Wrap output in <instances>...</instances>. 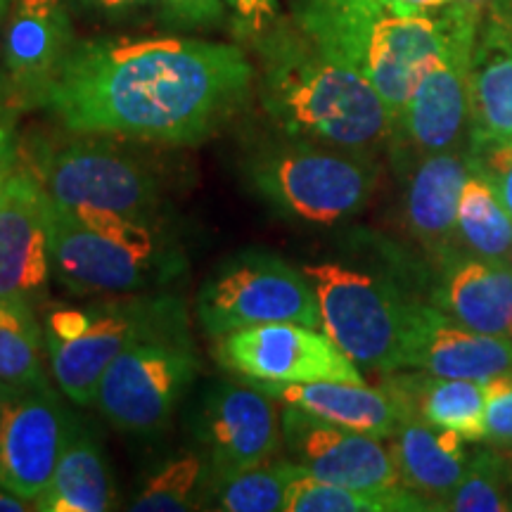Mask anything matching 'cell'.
<instances>
[{
  "instance_id": "obj_1",
  "label": "cell",
  "mask_w": 512,
  "mask_h": 512,
  "mask_svg": "<svg viewBox=\"0 0 512 512\" xmlns=\"http://www.w3.org/2000/svg\"><path fill=\"white\" fill-rule=\"evenodd\" d=\"M254 81L240 46L181 36L74 41L41 107L81 136L207 138Z\"/></svg>"
},
{
  "instance_id": "obj_2",
  "label": "cell",
  "mask_w": 512,
  "mask_h": 512,
  "mask_svg": "<svg viewBox=\"0 0 512 512\" xmlns=\"http://www.w3.org/2000/svg\"><path fill=\"white\" fill-rule=\"evenodd\" d=\"M261 100L294 140L375 152L394 143V114L361 72L323 53L292 19L280 17L259 41Z\"/></svg>"
},
{
  "instance_id": "obj_3",
  "label": "cell",
  "mask_w": 512,
  "mask_h": 512,
  "mask_svg": "<svg viewBox=\"0 0 512 512\" xmlns=\"http://www.w3.org/2000/svg\"><path fill=\"white\" fill-rule=\"evenodd\" d=\"M292 22L373 83L399 126L425 64L439 50L441 15L399 0H294Z\"/></svg>"
},
{
  "instance_id": "obj_4",
  "label": "cell",
  "mask_w": 512,
  "mask_h": 512,
  "mask_svg": "<svg viewBox=\"0 0 512 512\" xmlns=\"http://www.w3.org/2000/svg\"><path fill=\"white\" fill-rule=\"evenodd\" d=\"M247 176L261 200L287 219L335 226L366 209L380 169L368 150L292 138L252 159Z\"/></svg>"
},
{
  "instance_id": "obj_5",
  "label": "cell",
  "mask_w": 512,
  "mask_h": 512,
  "mask_svg": "<svg viewBox=\"0 0 512 512\" xmlns=\"http://www.w3.org/2000/svg\"><path fill=\"white\" fill-rule=\"evenodd\" d=\"M320 311V328L361 370H401V349L413 304L392 280L337 261L306 264Z\"/></svg>"
},
{
  "instance_id": "obj_6",
  "label": "cell",
  "mask_w": 512,
  "mask_h": 512,
  "mask_svg": "<svg viewBox=\"0 0 512 512\" xmlns=\"http://www.w3.org/2000/svg\"><path fill=\"white\" fill-rule=\"evenodd\" d=\"M439 15V50L422 69L394 140L406 143L418 157L467 150L470 143V69L486 12L453 0Z\"/></svg>"
},
{
  "instance_id": "obj_7",
  "label": "cell",
  "mask_w": 512,
  "mask_h": 512,
  "mask_svg": "<svg viewBox=\"0 0 512 512\" xmlns=\"http://www.w3.org/2000/svg\"><path fill=\"white\" fill-rule=\"evenodd\" d=\"M197 366L188 328L138 339L105 370L95 406L121 432H157L195 380Z\"/></svg>"
},
{
  "instance_id": "obj_8",
  "label": "cell",
  "mask_w": 512,
  "mask_h": 512,
  "mask_svg": "<svg viewBox=\"0 0 512 512\" xmlns=\"http://www.w3.org/2000/svg\"><path fill=\"white\" fill-rule=\"evenodd\" d=\"M197 313L211 337L268 323L323 330L306 273L264 252H245L228 261L200 290Z\"/></svg>"
},
{
  "instance_id": "obj_9",
  "label": "cell",
  "mask_w": 512,
  "mask_h": 512,
  "mask_svg": "<svg viewBox=\"0 0 512 512\" xmlns=\"http://www.w3.org/2000/svg\"><path fill=\"white\" fill-rule=\"evenodd\" d=\"M50 273L74 294H128L166 273L155 230L114 235L88 226L72 209L48 197Z\"/></svg>"
},
{
  "instance_id": "obj_10",
  "label": "cell",
  "mask_w": 512,
  "mask_h": 512,
  "mask_svg": "<svg viewBox=\"0 0 512 512\" xmlns=\"http://www.w3.org/2000/svg\"><path fill=\"white\" fill-rule=\"evenodd\" d=\"M27 162L60 207L112 211L152 226L159 207L157 181L124 152L81 140L41 145Z\"/></svg>"
},
{
  "instance_id": "obj_11",
  "label": "cell",
  "mask_w": 512,
  "mask_h": 512,
  "mask_svg": "<svg viewBox=\"0 0 512 512\" xmlns=\"http://www.w3.org/2000/svg\"><path fill=\"white\" fill-rule=\"evenodd\" d=\"M176 328H188V323L181 302L171 297H136L91 306L79 335L46 344L50 375L74 403L91 406L102 375L121 351L138 339Z\"/></svg>"
},
{
  "instance_id": "obj_12",
  "label": "cell",
  "mask_w": 512,
  "mask_h": 512,
  "mask_svg": "<svg viewBox=\"0 0 512 512\" xmlns=\"http://www.w3.org/2000/svg\"><path fill=\"white\" fill-rule=\"evenodd\" d=\"M74 46L64 0H12L0 46V110L43 105Z\"/></svg>"
},
{
  "instance_id": "obj_13",
  "label": "cell",
  "mask_w": 512,
  "mask_h": 512,
  "mask_svg": "<svg viewBox=\"0 0 512 512\" xmlns=\"http://www.w3.org/2000/svg\"><path fill=\"white\" fill-rule=\"evenodd\" d=\"M230 370L261 382H366L361 368L323 330L268 323L219 337Z\"/></svg>"
},
{
  "instance_id": "obj_14",
  "label": "cell",
  "mask_w": 512,
  "mask_h": 512,
  "mask_svg": "<svg viewBox=\"0 0 512 512\" xmlns=\"http://www.w3.org/2000/svg\"><path fill=\"white\" fill-rule=\"evenodd\" d=\"M280 425L292 463L309 475L368 494L403 489L384 439L335 425L294 406L283 408Z\"/></svg>"
},
{
  "instance_id": "obj_15",
  "label": "cell",
  "mask_w": 512,
  "mask_h": 512,
  "mask_svg": "<svg viewBox=\"0 0 512 512\" xmlns=\"http://www.w3.org/2000/svg\"><path fill=\"white\" fill-rule=\"evenodd\" d=\"M72 418L48 387L8 389L0 425V484L34 503L48 489Z\"/></svg>"
},
{
  "instance_id": "obj_16",
  "label": "cell",
  "mask_w": 512,
  "mask_h": 512,
  "mask_svg": "<svg viewBox=\"0 0 512 512\" xmlns=\"http://www.w3.org/2000/svg\"><path fill=\"white\" fill-rule=\"evenodd\" d=\"M50 275L48 192L19 162L0 185V302H29Z\"/></svg>"
},
{
  "instance_id": "obj_17",
  "label": "cell",
  "mask_w": 512,
  "mask_h": 512,
  "mask_svg": "<svg viewBox=\"0 0 512 512\" xmlns=\"http://www.w3.org/2000/svg\"><path fill=\"white\" fill-rule=\"evenodd\" d=\"M401 370L486 382L512 373V337L467 330L434 304L418 299L403 337Z\"/></svg>"
},
{
  "instance_id": "obj_18",
  "label": "cell",
  "mask_w": 512,
  "mask_h": 512,
  "mask_svg": "<svg viewBox=\"0 0 512 512\" xmlns=\"http://www.w3.org/2000/svg\"><path fill=\"white\" fill-rule=\"evenodd\" d=\"M280 425L275 399L256 384H219L204 408V441L214 482L247 467L264 465L278 451Z\"/></svg>"
},
{
  "instance_id": "obj_19",
  "label": "cell",
  "mask_w": 512,
  "mask_h": 512,
  "mask_svg": "<svg viewBox=\"0 0 512 512\" xmlns=\"http://www.w3.org/2000/svg\"><path fill=\"white\" fill-rule=\"evenodd\" d=\"M252 384L283 406L302 408L318 418L349 430L392 439L403 418L413 413L392 387H368L366 382H261Z\"/></svg>"
},
{
  "instance_id": "obj_20",
  "label": "cell",
  "mask_w": 512,
  "mask_h": 512,
  "mask_svg": "<svg viewBox=\"0 0 512 512\" xmlns=\"http://www.w3.org/2000/svg\"><path fill=\"white\" fill-rule=\"evenodd\" d=\"M467 174V150H448L420 157L408 181L406 223L437 266L467 252L458 233V204Z\"/></svg>"
},
{
  "instance_id": "obj_21",
  "label": "cell",
  "mask_w": 512,
  "mask_h": 512,
  "mask_svg": "<svg viewBox=\"0 0 512 512\" xmlns=\"http://www.w3.org/2000/svg\"><path fill=\"white\" fill-rule=\"evenodd\" d=\"M437 268L430 304L467 330L512 337V264L458 252Z\"/></svg>"
},
{
  "instance_id": "obj_22",
  "label": "cell",
  "mask_w": 512,
  "mask_h": 512,
  "mask_svg": "<svg viewBox=\"0 0 512 512\" xmlns=\"http://www.w3.org/2000/svg\"><path fill=\"white\" fill-rule=\"evenodd\" d=\"M389 444L403 489L413 491L432 510H444L465 475L467 441L458 432L439 430L408 413Z\"/></svg>"
},
{
  "instance_id": "obj_23",
  "label": "cell",
  "mask_w": 512,
  "mask_h": 512,
  "mask_svg": "<svg viewBox=\"0 0 512 512\" xmlns=\"http://www.w3.org/2000/svg\"><path fill=\"white\" fill-rule=\"evenodd\" d=\"M406 399L408 406L439 430L458 432L467 444L484 439V382L456 380L413 370L389 373L384 382Z\"/></svg>"
},
{
  "instance_id": "obj_24",
  "label": "cell",
  "mask_w": 512,
  "mask_h": 512,
  "mask_svg": "<svg viewBox=\"0 0 512 512\" xmlns=\"http://www.w3.org/2000/svg\"><path fill=\"white\" fill-rule=\"evenodd\" d=\"M114 508V484L100 444L83 427H72L48 489L34 501L41 512H105Z\"/></svg>"
},
{
  "instance_id": "obj_25",
  "label": "cell",
  "mask_w": 512,
  "mask_h": 512,
  "mask_svg": "<svg viewBox=\"0 0 512 512\" xmlns=\"http://www.w3.org/2000/svg\"><path fill=\"white\" fill-rule=\"evenodd\" d=\"M460 242L470 254L512 264V216L494 185L470 169L458 204Z\"/></svg>"
},
{
  "instance_id": "obj_26",
  "label": "cell",
  "mask_w": 512,
  "mask_h": 512,
  "mask_svg": "<svg viewBox=\"0 0 512 512\" xmlns=\"http://www.w3.org/2000/svg\"><path fill=\"white\" fill-rule=\"evenodd\" d=\"M43 351L46 339L29 302H0V384L8 389L48 387Z\"/></svg>"
},
{
  "instance_id": "obj_27",
  "label": "cell",
  "mask_w": 512,
  "mask_h": 512,
  "mask_svg": "<svg viewBox=\"0 0 512 512\" xmlns=\"http://www.w3.org/2000/svg\"><path fill=\"white\" fill-rule=\"evenodd\" d=\"M432 510L413 491L399 489L392 494H368L349 486L318 479L299 467L287 486L285 512H413Z\"/></svg>"
},
{
  "instance_id": "obj_28",
  "label": "cell",
  "mask_w": 512,
  "mask_h": 512,
  "mask_svg": "<svg viewBox=\"0 0 512 512\" xmlns=\"http://www.w3.org/2000/svg\"><path fill=\"white\" fill-rule=\"evenodd\" d=\"M448 512H510L512 482L508 453L489 444H479L467 456L465 475L451 498Z\"/></svg>"
},
{
  "instance_id": "obj_29",
  "label": "cell",
  "mask_w": 512,
  "mask_h": 512,
  "mask_svg": "<svg viewBox=\"0 0 512 512\" xmlns=\"http://www.w3.org/2000/svg\"><path fill=\"white\" fill-rule=\"evenodd\" d=\"M299 472L292 460L254 465L214 482L216 508L226 512H285L287 486Z\"/></svg>"
},
{
  "instance_id": "obj_30",
  "label": "cell",
  "mask_w": 512,
  "mask_h": 512,
  "mask_svg": "<svg viewBox=\"0 0 512 512\" xmlns=\"http://www.w3.org/2000/svg\"><path fill=\"white\" fill-rule=\"evenodd\" d=\"M209 465L197 453H183L159 467L133 498V512H183L195 508Z\"/></svg>"
},
{
  "instance_id": "obj_31",
  "label": "cell",
  "mask_w": 512,
  "mask_h": 512,
  "mask_svg": "<svg viewBox=\"0 0 512 512\" xmlns=\"http://www.w3.org/2000/svg\"><path fill=\"white\" fill-rule=\"evenodd\" d=\"M467 164L494 185L512 216V140L472 136L467 143Z\"/></svg>"
},
{
  "instance_id": "obj_32",
  "label": "cell",
  "mask_w": 512,
  "mask_h": 512,
  "mask_svg": "<svg viewBox=\"0 0 512 512\" xmlns=\"http://www.w3.org/2000/svg\"><path fill=\"white\" fill-rule=\"evenodd\" d=\"M498 451H512V373L484 382V439Z\"/></svg>"
},
{
  "instance_id": "obj_33",
  "label": "cell",
  "mask_w": 512,
  "mask_h": 512,
  "mask_svg": "<svg viewBox=\"0 0 512 512\" xmlns=\"http://www.w3.org/2000/svg\"><path fill=\"white\" fill-rule=\"evenodd\" d=\"M233 12L235 34L247 41H259L278 22V0H226Z\"/></svg>"
},
{
  "instance_id": "obj_34",
  "label": "cell",
  "mask_w": 512,
  "mask_h": 512,
  "mask_svg": "<svg viewBox=\"0 0 512 512\" xmlns=\"http://www.w3.org/2000/svg\"><path fill=\"white\" fill-rule=\"evenodd\" d=\"M164 15L178 27H209L226 15L223 0H162Z\"/></svg>"
},
{
  "instance_id": "obj_35",
  "label": "cell",
  "mask_w": 512,
  "mask_h": 512,
  "mask_svg": "<svg viewBox=\"0 0 512 512\" xmlns=\"http://www.w3.org/2000/svg\"><path fill=\"white\" fill-rule=\"evenodd\" d=\"M19 164V143L15 136V124L12 114L0 110V183L8 178V174Z\"/></svg>"
},
{
  "instance_id": "obj_36",
  "label": "cell",
  "mask_w": 512,
  "mask_h": 512,
  "mask_svg": "<svg viewBox=\"0 0 512 512\" xmlns=\"http://www.w3.org/2000/svg\"><path fill=\"white\" fill-rule=\"evenodd\" d=\"M81 3L102 15H124V12L143 5L145 0H81Z\"/></svg>"
},
{
  "instance_id": "obj_37",
  "label": "cell",
  "mask_w": 512,
  "mask_h": 512,
  "mask_svg": "<svg viewBox=\"0 0 512 512\" xmlns=\"http://www.w3.org/2000/svg\"><path fill=\"white\" fill-rule=\"evenodd\" d=\"M27 510H31L27 498L17 496L15 491L5 489V486L0 484V512H27Z\"/></svg>"
},
{
  "instance_id": "obj_38",
  "label": "cell",
  "mask_w": 512,
  "mask_h": 512,
  "mask_svg": "<svg viewBox=\"0 0 512 512\" xmlns=\"http://www.w3.org/2000/svg\"><path fill=\"white\" fill-rule=\"evenodd\" d=\"M399 3L408 5V8L420 10V12H439V10H444L446 5H451L453 0H399Z\"/></svg>"
},
{
  "instance_id": "obj_39",
  "label": "cell",
  "mask_w": 512,
  "mask_h": 512,
  "mask_svg": "<svg viewBox=\"0 0 512 512\" xmlns=\"http://www.w3.org/2000/svg\"><path fill=\"white\" fill-rule=\"evenodd\" d=\"M458 3H463V5H467V8H472V10L486 12V10H489V5L494 3V0H458Z\"/></svg>"
},
{
  "instance_id": "obj_40",
  "label": "cell",
  "mask_w": 512,
  "mask_h": 512,
  "mask_svg": "<svg viewBox=\"0 0 512 512\" xmlns=\"http://www.w3.org/2000/svg\"><path fill=\"white\" fill-rule=\"evenodd\" d=\"M10 5H12V0H0V29H3L5 17H8V12H10Z\"/></svg>"
},
{
  "instance_id": "obj_41",
  "label": "cell",
  "mask_w": 512,
  "mask_h": 512,
  "mask_svg": "<svg viewBox=\"0 0 512 512\" xmlns=\"http://www.w3.org/2000/svg\"><path fill=\"white\" fill-rule=\"evenodd\" d=\"M5 396H8V387L0 384V425H3V406H5Z\"/></svg>"
},
{
  "instance_id": "obj_42",
  "label": "cell",
  "mask_w": 512,
  "mask_h": 512,
  "mask_svg": "<svg viewBox=\"0 0 512 512\" xmlns=\"http://www.w3.org/2000/svg\"><path fill=\"white\" fill-rule=\"evenodd\" d=\"M508 453V460H510V482H512V451H505Z\"/></svg>"
},
{
  "instance_id": "obj_43",
  "label": "cell",
  "mask_w": 512,
  "mask_h": 512,
  "mask_svg": "<svg viewBox=\"0 0 512 512\" xmlns=\"http://www.w3.org/2000/svg\"><path fill=\"white\" fill-rule=\"evenodd\" d=\"M0 185H3V183H0Z\"/></svg>"
}]
</instances>
